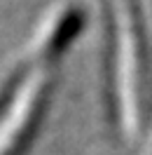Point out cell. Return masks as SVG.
Listing matches in <instances>:
<instances>
[{"label": "cell", "instance_id": "1", "mask_svg": "<svg viewBox=\"0 0 152 155\" xmlns=\"http://www.w3.org/2000/svg\"><path fill=\"white\" fill-rule=\"evenodd\" d=\"M145 155H152V136H150V143H147V150H145Z\"/></svg>", "mask_w": 152, "mask_h": 155}]
</instances>
